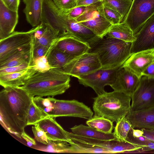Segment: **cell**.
<instances>
[{"mask_svg":"<svg viewBox=\"0 0 154 154\" xmlns=\"http://www.w3.org/2000/svg\"><path fill=\"white\" fill-rule=\"evenodd\" d=\"M32 98L20 88L7 87L0 92V123L9 133L21 139Z\"/></svg>","mask_w":154,"mask_h":154,"instance_id":"cell-1","label":"cell"},{"mask_svg":"<svg viewBox=\"0 0 154 154\" xmlns=\"http://www.w3.org/2000/svg\"><path fill=\"white\" fill-rule=\"evenodd\" d=\"M70 76L61 69L52 68L46 72H36L19 87L32 97H54L63 94L69 88Z\"/></svg>","mask_w":154,"mask_h":154,"instance_id":"cell-2","label":"cell"},{"mask_svg":"<svg viewBox=\"0 0 154 154\" xmlns=\"http://www.w3.org/2000/svg\"><path fill=\"white\" fill-rule=\"evenodd\" d=\"M132 43L104 36L96 41L88 52L97 54L102 68H114L122 66L130 56Z\"/></svg>","mask_w":154,"mask_h":154,"instance_id":"cell-3","label":"cell"},{"mask_svg":"<svg viewBox=\"0 0 154 154\" xmlns=\"http://www.w3.org/2000/svg\"><path fill=\"white\" fill-rule=\"evenodd\" d=\"M93 99L94 115L113 122H116L125 117L131 110V97L120 92L105 91Z\"/></svg>","mask_w":154,"mask_h":154,"instance_id":"cell-4","label":"cell"},{"mask_svg":"<svg viewBox=\"0 0 154 154\" xmlns=\"http://www.w3.org/2000/svg\"><path fill=\"white\" fill-rule=\"evenodd\" d=\"M48 97L53 105V109L48 114L49 116L54 118L73 117L88 120L93 116L94 112L90 107L76 100H59L49 96Z\"/></svg>","mask_w":154,"mask_h":154,"instance_id":"cell-5","label":"cell"},{"mask_svg":"<svg viewBox=\"0 0 154 154\" xmlns=\"http://www.w3.org/2000/svg\"><path fill=\"white\" fill-rule=\"evenodd\" d=\"M102 68L97 54L88 52L74 58L61 69L70 76L77 78Z\"/></svg>","mask_w":154,"mask_h":154,"instance_id":"cell-6","label":"cell"},{"mask_svg":"<svg viewBox=\"0 0 154 154\" xmlns=\"http://www.w3.org/2000/svg\"><path fill=\"white\" fill-rule=\"evenodd\" d=\"M58 22L59 37L72 35L87 42L91 47L100 38L80 22L69 18L60 11Z\"/></svg>","mask_w":154,"mask_h":154,"instance_id":"cell-7","label":"cell"},{"mask_svg":"<svg viewBox=\"0 0 154 154\" xmlns=\"http://www.w3.org/2000/svg\"><path fill=\"white\" fill-rule=\"evenodd\" d=\"M122 66L112 68H101L77 78L79 84L91 87L98 95L105 91L106 86H110L114 83L117 72Z\"/></svg>","mask_w":154,"mask_h":154,"instance_id":"cell-8","label":"cell"},{"mask_svg":"<svg viewBox=\"0 0 154 154\" xmlns=\"http://www.w3.org/2000/svg\"><path fill=\"white\" fill-rule=\"evenodd\" d=\"M130 112L142 110L154 106V78L142 75L131 96Z\"/></svg>","mask_w":154,"mask_h":154,"instance_id":"cell-9","label":"cell"},{"mask_svg":"<svg viewBox=\"0 0 154 154\" xmlns=\"http://www.w3.org/2000/svg\"><path fill=\"white\" fill-rule=\"evenodd\" d=\"M154 14V0H133L124 22L134 35L144 23Z\"/></svg>","mask_w":154,"mask_h":154,"instance_id":"cell-10","label":"cell"},{"mask_svg":"<svg viewBox=\"0 0 154 154\" xmlns=\"http://www.w3.org/2000/svg\"><path fill=\"white\" fill-rule=\"evenodd\" d=\"M38 26L27 31H14L5 38L0 39V62L32 43L33 41V33Z\"/></svg>","mask_w":154,"mask_h":154,"instance_id":"cell-11","label":"cell"},{"mask_svg":"<svg viewBox=\"0 0 154 154\" xmlns=\"http://www.w3.org/2000/svg\"><path fill=\"white\" fill-rule=\"evenodd\" d=\"M68 135L74 142L85 143L103 148L109 150L112 153H127L137 150L139 148L137 145L128 141L96 140L79 136L69 132Z\"/></svg>","mask_w":154,"mask_h":154,"instance_id":"cell-12","label":"cell"},{"mask_svg":"<svg viewBox=\"0 0 154 154\" xmlns=\"http://www.w3.org/2000/svg\"><path fill=\"white\" fill-rule=\"evenodd\" d=\"M54 48L72 58L88 52L91 48L88 43L71 35L57 38L50 48Z\"/></svg>","mask_w":154,"mask_h":154,"instance_id":"cell-13","label":"cell"},{"mask_svg":"<svg viewBox=\"0 0 154 154\" xmlns=\"http://www.w3.org/2000/svg\"><path fill=\"white\" fill-rule=\"evenodd\" d=\"M131 53L154 49V14L149 18L134 34Z\"/></svg>","mask_w":154,"mask_h":154,"instance_id":"cell-14","label":"cell"},{"mask_svg":"<svg viewBox=\"0 0 154 154\" xmlns=\"http://www.w3.org/2000/svg\"><path fill=\"white\" fill-rule=\"evenodd\" d=\"M154 62V49L132 54L122 66L140 78L143 71Z\"/></svg>","mask_w":154,"mask_h":154,"instance_id":"cell-15","label":"cell"},{"mask_svg":"<svg viewBox=\"0 0 154 154\" xmlns=\"http://www.w3.org/2000/svg\"><path fill=\"white\" fill-rule=\"evenodd\" d=\"M140 78L126 69L122 67L117 72L114 83L110 87L114 91L131 97L137 87Z\"/></svg>","mask_w":154,"mask_h":154,"instance_id":"cell-16","label":"cell"},{"mask_svg":"<svg viewBox=\"0 0 154 154\" xmlns=\"http://www.w3.org/2000/svg\"><path fill=\"white\" fill-rule=\"evenodd\" d=\"M54 118L49 116L38 123L45 132L48 140L65 141L69 143H73L68 135L69 132L65 131Z\"/></svg>","mask_w":154,"mask_h":154,"instance_id":"cell-17","label":"cell"},{"mask_svg":"<svg viewBox=\"0 0 154 154\" xmlns=\"http://www.w3.org/2000/svg\"><path fill=\"white\" fill-rule=\"evenodd\" d=\"M125 117L134 128L154 130V106L142 110L130 112Z\"/></svg>","mask_w":154,"mask_h":154,"instance_id":"cell-18","label":"cell"},{"mask_svg":"<svg viewBox=\"0 0 154 154\" xmlns=\"http://www.w3.org/2000/svg\"><path fill=\"white\" fill-rule=\"evenodd\" d=\"M18 20V11L8 9L0 0V40L14 31Z\"/></svg>","mask_w":154,"mask_h":154,"instance_id":"cell-19","label":"cell"},{"mask_svg":"<svg viewBox=\"0 0 154 154\" xmlns=\"http://www.w3.org/2000/svg\"><path fill=\"white\" fill-rule=\"evenodd\" d=\"M33 41L29 45L18 50L14 54L0 62V68L33 63Z\"/></svg>","mask_w":154,"mask_h":154,"instance_id":"cell-20","label":"cell"},{"mask_svg":"<svg viewBox=\"0 0 154 154\" xmlns=\"http://www.w3.org/2000/svg\"><path fill=\"white\" fill-rule=\"evenodd\" d=\"M37 72L29 68L17 72L0 74V84L4 88L20 87Z\"/></svg>","mask_w":154,"mask_h":154,"instance_id":"cell-21","label":"cell"},{"mask_svg":"<svg viewBox=\"0 0 154 154\" xmlns=\"http://www.w3.org/2000/svg\"><path fill=\"white\" fill-rule=\"evenodd\" d=\"M44 0H23L25 5L23 11L28 22L35 27L41 22Z\"/></svg>","mask_w":154,"mask_h":154,"instance_id":"cell-22","label":"cell"},{"mask_svg":"<svg viewBox=\"0 0 154 154\" xmlns=\"http://www.w3.org/2000/svg\"><path fill=\"white\" fill-rule=\"evenodd\" d=\"M72 133L76 135L96 140H117L114 133H105L82 124L75 125L70 128Z\"/></svg>","mask_w":154,"mask_h":154,"instance_id":"cell-23","label":"cell"},{"mask_svg":"<svg viewBox=\"0 0 154 154\" xmlns=\"http://www.w3.org/2000/svg\"><path fill=\"white\" fill-rule=\"evenodd\" d=\"M80 23L100 38L104 37L113 25L99 14L89 20Z\"/></svg>","mask_w":154,"mask_h":154,"instance_id":"cell-24","label":"cell"},{"mask_svg":"<svg viewBox=\"0 0 154 154\" xmlns=\"http://www.w3.org/2000/svg\"><path fill=\"white\" fill-rule=\"evenodd\" d=\"M105 36L131 42L136 39L132 31L125 22L113 25Z\"/></svg>","mask_w":154,"mask_h":154,"instance_id":"cell-25","label":"cell"},{"mask_svg":"<svg viewBox=\"0 0 154 154\" xmlns=\"http://www.w3.org/2000/svg\"><path fill=\"white\" fill-rule=\"evenodd\" d=\"M46 56L52 68L61 69L66 63L73 58L54 48H49Z\"/></svg>","mask_w":154,"mask_h":154,"instance_id":"cell-26","label":"cell"},{"mask_svg":"<svg viewBox=\"0 0 154 154\" xmlns=\"http://www.w3.org/2000/svg\"><path fill=\"white\" fill-rule=\"evenodd\" d=\"M102 4L118 12L124 22L129 11L133 0H103Z\"/></svg>","mask_w":154,"mask_h":154,"instance_id":"cell-27","label":"cell"},{"mask_svg":"<svg viewBox=\"0 0 154 154\" xmlns=\"http://www.w3.org/2000/svg\"><path fill=\"white\" fill-rule=\"evenodd\" d=\"M113 122L102 116L94 115L86 122L88 126L105 133H111L114 128Z\"/></svg>","mask_w":154,"mask_h":154,"instance_id":"cell-28","label":"cell"},{"mask_svg":"<svg viewBox=\"0 0 154 154\" xmlns=\"http://www.w3.org/2000/svg\"><path fill=\"white\" fill-rule=\"evenodd\" d=\"M48 116V114L38 106L32 98L27 117V125H35Z\"/></svg>","mask_w":154,"mask_h":154,"instance_id":"cell-29","label":"cell"},{"mask_svg":"<svg viewBox=\"0 0 154 154\" xmlns=\"http://www.w3.org/2000/svg\"><path fill=\"white\" fill-rule=\"evenodd\" d=\"M36 149L42 151L58 153H70L71 146L69 143L61 141H52L48 140V143L45 147Z\"/></svg>","mask_w":154,"mask_h":154,"instance_id":"cell-30","label":"cell"},{"mask_svg":"<svg viewBox=\"0 0 154 154\" xmlns=\"http://www.w3.org/2000/svg\"><path fill=\"white\" fill-rule=\"evenodd\" d=\"M70 144L71 146L70 153H112L107 149L95 146L75 142Z\"/></svg>","mask_w":154,"mask_h":154,"instance_id":"cell-31","label":"cell"},{"mask_svg":"<svg viewBox=\"0 0 154 154\" xmlns=\"http://www.w3.org/2000/svg\"><path fill=\"white\" fill-rule=\"evenodd\" d=\"M132 126L125 117L116 122L113 132L117 140L121 141H127L128 134Z\"/></svg>","mask_w":154,"mask_h":154,"instance_id":"cell-32","label":"cell"},{"mask_svg":"<svg viewBox=\"0 0 154 154\" xmlns=\"http://www.w3.org/2000/svg\"><path fill=\"white\" fill-rule=\"evenodd\" d=\"M97 11L99 15L104 18L112 25L122 22L121 16L118 12L104 5L102 3L98 8Z\"/></svg>","mask_w":154,"mask_h":154,"instance_id":"cell-33","label":"cell"},{"mask_svg":"<svg viewBox=\"0 0 154 154\" xmlns=\"http://www.w3.org/2000/svg\"><path fill=\"white\" fill-rule=\"evenodd\" d=\"M102 3L100 1L86 6L83 13L75 19L78 22H82L94 18L99 14L97 9Z\"/></svg>","mask_w":154,"mask_h":154,"instance_id":"cell-34","label":"cell"},{"mask_svg":"<svg viewBox=\"0 0 154 154\" xmlns=\"http://www.w3.org/2000/svg\"><path fill=\"white\" fill-rule=\"evenodd\" d=\"M47 25L45 31L39 38L38 39H34L33 38V43L49 48L53 42L58 37L52 29L48 25Z\"/></svg>","mask_w":154,"mask_h":154,"instance_id":"cell-35","label":"cell"},{"mask_svg":"<svg viewBox=\"0 0 154 154\" xmlns=\"http://www.w3.org/2000/svg\"><path fill=\"white\" fill-rule=\"evenodd\" d=\"M52 68L50 65L46 56H43L34 60L32 69L37 72H45Z\"/></svg>","mask_w":154,"mask_h":154,"instance_id":"cell-36","label":"cell"},{"mask_svg":"<svg viewBox=\"0 0 154 154\" xmlns=\"http://www.w3.org/2000/svg\"><path fill=\"white\" fill-rule=\"evenodd\" d=\"M32 129L35 138L37 142L46 145L48 144V140L46 134L38 124L32 126Z\"/></svg>","mask_w":154,"mask_h":154,"instance_id":"cell-37","label":"cell"},{"mask_svg":"<svg viewBox=\"0 0 154 154\" xmlns=\"http://www.w3.org/2000/svg\"><path fill=\"white\" fill-rule=\"evenodd\" d=\"M32 99L38 106L48 114L53 109V104L48 97L44 98L40 97L35 96L32 97Z\"/></svg>","mask_w":154,"mask_h":154,"instance_id":"cell-38","label":"cell"},{"mask_svg":"<svg viewBox=\"0 0 154 154\" xmlns=\"http://www.w3.org/2000/svg\"><path fill=\"white\" fill-rule=\"evenodd\" d=\"M57 8L61 11H65L76 7V0H52Z\"/></svg>","mask_w":154,"mask_h":154,"instance_id":"cell-39","label":"cell"},{"mask_svg":"<svg viewBox=\"0 0 154 154\" xmlns=\"http://www.w3.org/2000/svg\"><path fill=\"white\" fill-rule=\"evenodd\" d=\"M32 65L25 63L19 65L0 68V74L17 72L29 68H32Z\"/></svg>","mask_w":154,"mask_h":154,"instance_id":"cell-40","label":"cell"},{"mask_svg":"<svg viewBox=\"0 0 154 154\" xmlns=\"http://www.w3.org/2000/svg\"><path fill=\"white\" fill-rule=\"evenodd\" d=\"M49 49V48L46 46L33 43V60L39 57L46 56Z\"/></svg>","mask_w":154,"mask_h":154,"instance_id":"cell-41","label":"cell"},{"mask_svg":"<svg viewBox=\"0 0 154 154\" xmlns=\"http://www.w3.org/2000/svg\"><path fill=\"white\" fill-rule=\"evenodd\" d=\"M86 6L75 7L68 11L62 12L65 13L70 18L75 19L84 12Z\"/></svg>","mask_w":154,"mask_h":154,"instance_id":"cell-42","label":"cell"},{"mask_svg":"<svg viewBox=\"0 0 154 154\" xmlns=\"http://www.w3.org/2000/svg\"><path fill=\"white\" fill-rule=\"evenodd\" d=\"M8 9L18 11L20 0H0Z\"/></svg>","mask_w":154,"mask_h":154,"instance_id":"cell-43","label":"cell"},{"mask_svg":"<svg viewBox=\"0 0 154 154\" xmlns=\"http://www.w3.org/2000/svg\"><path fill=\"white\" fill-rule=\"evenodd\" d=\"M142 75L154 78V62L143 71L142 74Z\"/></svg>","mask_w":154,"mask_h":154,"instance_id":"cell-44","label":"cell"},{"mask_svg":"<svg viewBox=\"0 0 154 154\" xmlns=\"http://www.w3.org/2000/svg\"><path fill=\"white\" fill-rule=\"evenodd\" d=\"M21 137L26 142L27 144L29 146L31 147L36 145L35 140L28 135L24 131L21 134Z\"/></svg>","mask_w":154,"mask_h":154,"instance_id":"cell-45","label":"cell"},{"mask_svg":"<svg viewBox=\"0 0 154 154\" xmlns=\"http://www.w3.org/2000/svg\"><path fill=\"white\" fill-rule=\"evenodd\" d=\"M102 1L100 0H76V7L87 6L94 3Z\"/></svg>","mask_w":154,"mask_h":154,"instance_id":"cell-46","label":"cell"},{"mask_svg":"<svg viewBox=\"0 0 154 154\" xmlns=\"http://www.w3.org/2000/svg\"><path fill=\"white\" fill-rule=\"evenodd\" d=\"M129 133L133 137L138 138L143 136L144 132L142 129H135L132 127Z\"/></svg>","mask_w":154,"mask_h":154,"instance_id":"cell-47","label":"cell"},{"mask_svg":"<svg viewBox=\"0 0 154 154\" xmlns=\"http://www.w3.org/2000/svg\"><path fill=\"white\" fill-rule=\"evenodd\" d=\"M142 129L144 132L143 135L149 140L154 142V130Z\"/></svg>","mask_w":154,"mask_h":154,"instance_id":"cell-48","label":"cell"},{"mask_svg":"<svg viewBox=\"0 0 154 154\" xmlns=\"http://www.w3.org/2000/svg\"><path fill=\"white\" fill-rule=\"evenodd\" d=\"M101 0V1H103V0Z\"/></svg>","mask_w":154,"mask_h":154,"instance_id":"cell-49","label":"cell"}]
</instances>
